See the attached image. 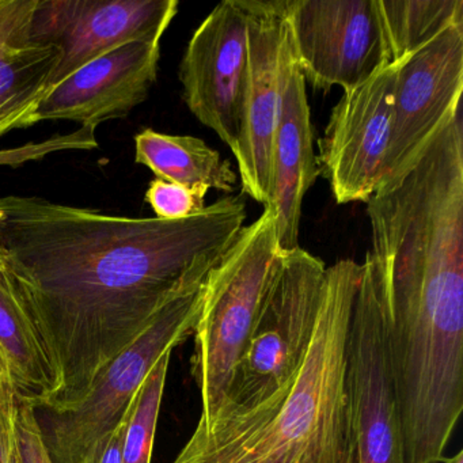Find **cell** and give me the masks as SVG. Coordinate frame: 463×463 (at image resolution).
Wrapping results in <instances>:
<instances>
[{"label": "cell", "mask_w": 463, "mask_h": 463, "mask_svg": "<svg viewBox=\"0 0 463 463\" xmlns=\"http://www.w3.org/2000/svg\"><path fill=\"white\" fill-rule=\"evenodd\" d=\"M203 284L165 305L147 329L99 373L80 405L66 411H36L53 463H99L108 439L158 360L194 335Z\"/></svg>", "instance_id": "4"}, {"label": "cell", "mask_w": 463, "mask_h": 463, "mask_svg": "<svg viewBox=\"0 0 463 463\" xmlns=\"http://www.w3.org/2000/svg\"><path fill=\"white\" fill-rule=\"evenodd\" d=\"M281 94L272 146V185L267 205L275 210L281 251L299 248L303 200L319 175L306 80L292 56L284 17L280 45Z\"/></svg>", "instance_id": "14"}, {"label": "cell", "mask_w": 463, "mask_h": 463, "mask_svg": "<svg viewBox=\"0 0 463 463\" xmlns=\"http://www.w3.org/2000/svg\"><path fill=\"white\" fill-rule=\"evenodd\" d=\"M0 463H17V457L10 455L0 443Z\"/></svg>", "instance_id": "25"}, {"label": "cell", "mask_w": 463, "mask_h": 463, "mask_svg": "<svg viewBox=\"0 0 463 463\" xmlns=\"http://www.w3.org/2000/svg\"><path fill=\"white\" fill-rule=\"evenodd\" d=\"M288 390L254 408L227 402L215 419H199L194 435L173 463H261L254 443L280 411Z\"/></svg>", "instance_id": "18"}, {"label": "cell", "mask_w": 463, "mask_h": 463, "mask_svg": "<svg viewBox=\"0 0 463 463\" xmlns=\"http://www.w3.org/2000/svg\"><path fill=\"white\" fill-rule=\"evenodd\" d=\"M0 351L5 354L18 402L34 411L52 403L58 378L24 307L6 251L0 242Z\"/></svg>", "instance_id": "16"}, {"label": "cell", "mask_w": 463, "mask_h": 463, "mask_svg": "<svg viewBox=\"0 0 463 463\" xmlns=\"http://www.w3.org/2000/svg\"><path fill=\"white\" fill-rule=\"evenodd\" d=\"M135 161L156 178L207 196L210 189L230 194L238 175L232 164L204 140L145 129L135 137Z\"/></svg>", "instance_id": "17"}, {"label": "cell", "mask_w": 463, "mask_h": 463, "mask_svg": "<svg viewBox=\"0 0 463 463\" xmlns=\"http://www.w3.org/2000/svg\"><path fill=\"white\" fill-rule=\"evenodd\" d=\"M37 5L39 0H0V137L32 127L61 64L58 45L34 36Z\"/></svg>", "instance_id": "15"}, {"label": "cell", "mask_w": 463, "mask_h": 463, "mask_svg": "<svg viewBox=\"0 0 463 463\" xmlns=\"http://www.w3.org/2000/svg\"><path fill=\"white\" fill-rule=\"evenodd\" d=\"M444 463H463V451H458L457 455L451 458H444Z\"/></svg>", "instance_id": "26"}, {"label": "cell", "mask_w": 463, "mask_h": 463, "mask_svg": "<svg viewBox=\"0 0 463 463\" xmlns=\"http://www.w3.org/2000/svg\"><path fill=\"white\" fill-rule=\"evenodd\" d=\"M280 251L276 213L265 205L262 215L241 230L205 278L192 357V375L202 398L200 419H215L229 402L235 367L250 337Z\"/></svg>", "instance_id": "3"}, {"label": "cell", "mask_w": 463, "mask_h": 463, "mask_svg": "<svg viewBox=\"0 0 463 463\" xmlns=\"http://www.w3.org/2000/svg\"><path fill=\"white\" fill-rule=\"evenodd\" d=\"M248 18V61L240 105L237 159L242 194L267 205L272 146L280 105V45L286 0H242Z\"/></svg>", "instance_id": "10"}, {"label": "cell", "mask_w": 463, "mask_h": 463, "mask_svg": "<svg viewBox=\"0 0 463 463\" xmlns=\"http://www.w3.org/2000/svg\"><path fill=\"white\" fill-rule=\"evenodd\" d=\"M146 202L153 208L156 218L164 221L189 218L207 207L204 194L159 178L151 181Z\"/></svg>", "instance_id": "21"}, {"label": "cell", "mask_w": 463, "mask_h": 463, "mask_svg": "<svg viewBox=\"0 0 463 463\" xmlns=\"http://www.w3.org/2000/svg\"><path fill=\"white\" fill-rule=\"evenodd\" d=\"M286 32L317 90H352L392 63L378 0H286Z\"/></svg>", "instance_id": "7"}, {"label": "cell", "mask_w": 463, "mask_h": 463, "mask_svg": "<svg viewBox=\"0 0 463 463\" xmlns=\"http://www.w3.org/2000/svg\"><path fill=\"white\" fill-rule=\"evenodd\" d=\"M362 268L346 346L343 463H405L381 286L367 256Z\"/></svg>", "instance_id": "6"}, {"label": "cell", "mask_w": 463, "mask_h": 463, "mask_svg": "<svg viewBox=\"0 0 463 463\" xmlns=\"http://www.w3.org/2000/svg\"><path fill=\"white\" fill-rule=\"evenodd\" d=\"M241 197L178 221L0 199V242L58 378L48 408L80 405L165 305L204 283L245 227Z\"/></svg>", "instance_id": "1"}, {"label": "cell", "mask_w": 463, "mask_h": 463, "mask_svg": "<svg viewBox=\"0 0 463 463\" xmlns=\"http://www.w3.org/2000/svg\"><path fill=\"white\" fill-rule=\"evenodd\" d=\"M463 24L449 26L403 61L395 80L392 132L378 188L400 180L459 112Z\"/></svg>", "instance_id": "8"}, {"label": "cell", "mask_w": 463, "mask_h": 463, "mask_svg": "<svg viewBox=\"0 0 463 463\" xmlns=\"http://www.w3.org/2000/svg\"><path fill=\"white\" fill-rule=\"evenodd\" d=\"M15 406H17V397H15L9 365L5 359V354L0 351V411L13 414L15 411Z\"/></svg>", "instance_id": "24"}, {"label": "cell", "mask_w": 463, "mask_h": 463, "mask_svg": "<svg viewBox=\"0 0 463 463\" xmlns=\"http://www.w3.org/2000/svg\"><path fill=\"white\" fill-rule=\"evenodd\" d=\"M392 63H402L449 26L463 24V0H378Z\"/></svg>", "instance_id": "19"}, {"label": "cell", "mask_w": 463, "mask_h": 463, "mask_svg": "<svg viewBox=\"0 0 463 463\" xmlns=\"http://www.w3.org/2000/svg\"><path fill=\"white\" fill-rule=\"evenodd\" d=\"M17 463H53L37 420L36 411L28 403L18 402L14 414Z\"/></svg>", "instance_id": "22"}, {"label": "cell", "mask_w": 463, "mask_h": 463, "mask_svg": "<svg viewBox=\"0 0 463 463\" xmlns=\"http://www.w3.org/2000/svg\"><path fill=\"white\" fill-rule=\"evenodd\" d=\"M362 264L327 268L316 326L275 419L257 436L261 463H343L345 446L346 346Z\"/></svg>", "instance_id": "2"}, {"label": "cell", "mask_w": 463, "mask_h": 463, "mask_svg": "<svg viewBox=\"0 0 463 463\" xmlns=\"http://www.w3.org/2000/svg\"><path fill=\"white\" fill-rule=\"evenodd\" d=\"M131 406H129L120 424L118 425V428L113 430L112 435L108 439L99 463H123L124 436H126L127 424H128L129 413H131Z\"/></svg>", "instance_id": "23"}, {"label": "cell", "mask_w": 463, "mask_h": 463, "mask_svg": "<svg viewBox=\"0 0 463 463\" xmlns=\"http://www.w3.org/2000/svg\"><path fill=\"white\" fill-rule=\"evenodd\" d=\"M161 44L131 42L89 61L47 94L31 126L69 120L96 128L146 101L158 75Z\"/></svg>", "instance_id": "13"}, {"label": "cell", "mask_w": 463, "mask_h": 463, "mask_svg": "<svg viewBox=\"0 0 463 463\" xmlns=\"http://www.w3.org/2000/svg\"><path fill=\"white\" fill-rule=\"evenodd\" d=\"M246 61L248 18L242 0H224L189 40L178 71L186 107L232 154L238 148Z\"/></svg>", "instance_id": "12"}, {"label": "cell", "mask_w": 463, "mask_h": 463, "mask_svg": "<svg viewBox=\"0 0 463 463\" xmlns=\"http://www.w3.org/2000/svg\"><path fill=\"white\" fill-rule=\"evenodd\" d=\"M177 13V0H39L34 36L61 51L52 89L113 48L161 44Z\"/></svg>", "instance_id": "11"}, {"label": "cell", "mask_w": 463, "mask_h": 463, "mask_svg": "<svg viewBox=\"0 0 463 463\" xmlns=\"http://www.w3.org/2000/svg\"><path fill=\"white\" fill-rule=\"evenodd\" d=\"M326 269L300 246L280 251L235 367L230 403L254 408L291 386L313 335Z\"/></svg>", "instance_id": "5"}, {"label": "cell", "mask_w": 463, "mask_h": 463, "mask_svg": "<svg viewBox=\"0 0 463 463\" xmlns=\"http://www.w3.org/2000/svg\"><path fill=\"white\" fill-rule=\"evenodd\" d=\"M172 352L165 354L135 395L124 436L123 463H151Z\"/></svg>", "instance_id": "20"}, {"label": "cell", "mask_w": 463, "mask_h": 463, "mask_svg": "<svg viewBox=\"0 0 463 463\" xmlns=\"http://www.w3.org/2000/svg\"><path fill=\"white\" fill-rule=\"evenodd\" d=\"M402 63H390L367 82L344 91L330 113L317 158L337 204L367 203L381 183Z\"/></svg>", "instance_id": "9"}]
</instances>
